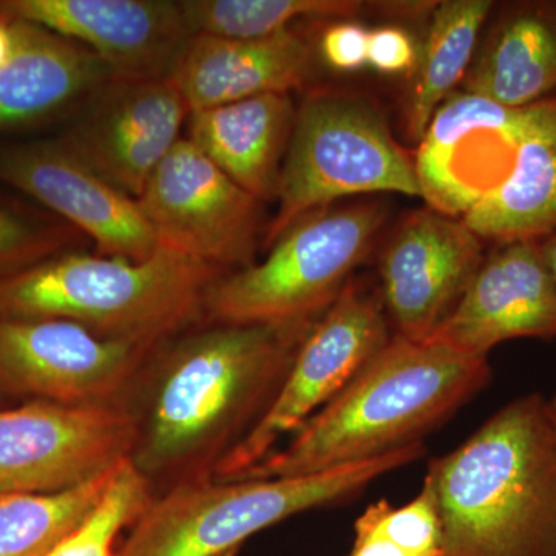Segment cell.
Returning <instances> with one entry per match:
<instances>
[{"instance_id": "d4e9b609", "label": "cell", "mask_w": 556, "mask_h": 556, "mask_svg": "<svg viewBox=\"0 0 556 556\" xmlns=\"http://www.w3.org/2000/svg\"><path fill=\"white\" fill-rule=\"evenodd\" d=\"M356 0H186L195 35L260 39L291 30L299 20H346L364 9Z\"/></svg>"}, {"instance_id": "ac0fdd59", "label": "cell", "mask_w": 556, "mask_h": 556, "mask_svg": "<svg viewBox=\"0 0 556 556\" xmlns=\"http://www.w3.org/2000/svg\"><path fill=\"white\" fill-rule=\"evenodd\" d=\"M14 22V50L0 68V134L40 126L83 108L115 78L93 51L28 22Z\"/></svg>"}, {"instance_id": "9a60e30c", "label": "cell", "mask_w": 556, "mask_h": 556, "mask_svg": "<svg viewBox=\"0 0 556 556\" xmlns=\"http://www.w3.org/2000/svg\"><path fill=\"white\" fill-rule=\"evenodd\" d=\"M0 11L93 51L115 78H170L195 38L170 0H0Z\"/></svg>"}, {"instance_id": "5b68a950", "label": "cell", "mask_w": 556, "mask_h": 556, "mask_svg": "<svg viewBox=\"0 0 556 556\" xmlns=\"http://www.w3.org/2000/svg\"><path fill=\"white\" fill-rule=\"evenodd\" d=\"M426 445L298 478L201 479L161 492L131 526L118 556H236L255 533L313 508L353 500L415 463Z\"/></svg>"}, {"instance_id": "7402d4cb", "label": "cell", "mask_w": 556, "mask_h": 556, "mask_svg": "<svg viewBox=\"0 0 556 556\" xmlns=\"http://www.w3.org/2000/svg\"><path fill=\"white\" fill-rule=\"evenodd\" d=\"M463 222L500 247L556 232V118L519 146L507 177L468 208Z\"/></svg>"}, {"instance_id": "277c9868", "label": "cell", "mask_w": 556, "mask_h": 556, "mask_svg": "<svg viewBox=\"0 0 556 556\" xmlns=\"http://www.w3.org/2000/svg\"><path fill=\"white\" fill-rule=\"evenodd\" d=\"M219 276L163 248L142 262L64 251L0 277V318H54L156 346L203 316L204 294Z\"/></svg>"}, {"instance_id": "836d02e7", "label": "cell", "mask_w": 556, "mask_h": 556, "mask_svg": "<svg viewBox=\"0 0 556 556\" xmlns=\"http://www.w3.org/2000/svg\"><path fill=\"white\" fill-rule=\"evenodd\" d=\"M547 412L548 419H551L552 428H554V433L556 438V396L547 399Z\"/></svg>"}, {"instance_id": "8992f818", "label": "cell", "mask_w": 556, "mask_h": 556, "mask_svg": "<svg viewBox=\"0 0 556 556\" xmlns=\"http://www.w3.org/2000/svg\"><path fill=\"white\" fill-rule=\"evenodd\" d=\"M386 218L380 201L311 212L270 244L263 262L222 274L204 294L203 316L230 325L320 317L367 257Z\"/></svg>"}, {"instance_id": "484cf974", "label": "cell", "mask_w": 556, "mask_h": 556, "mask_svg": "<svg viewBox=\"0 0 556 556\" xmlns=\"http://www.w3.org/2000/svg\"><path fill=\"white\" fill-rule=\"evenodd\" d=\"M156 493L129 460L113 475L100 503L46 556H118L116 541L142 517Z\"/></svg>"}, {"instance_id": "f546056e", "label": "cell", "mask_w": 556, "mask_h": 556, "mask_svg": "<svg viewBox=\"0 0 556 556\" xmlns=\"http://www.w3.org/2000/svg\"><path fill=\"white\" fill-rule=\"evenodd\" d=\"M417 50L415 40L397 27H380L369 30L368 65L387 75L415 70Z\"/></svg>"}, {"instance_id": "30bf717a", "label": "cell", "mask_w": 556, "mask_h": 556, "mask_svg": "<svg viewBox=\"0 0 556 556\" xmlns=\"http://www.w3.org/2000/svg\"><path fill=\"white\" fill-rule=\"evenodd\" d=\"M159 248L223 269L252 265L262 201L252 197L188 138H181L138 199Z\"/></svg>"}, {"instance_id": "f1b7e54d", "label": "cell", "mask_w": 556, "mask_h": 556, "mask_svg": "<svg viewBox=\"0 0 556 556\" xmlns=\"http://www.w3.org/2000/svg\"><path fill=\"white\" fill-rule=\"evenodd\" d=\"M369 30L354 22H336L320 38V53L329 67L354 72L368 65Z\"/></svg>"}, {"instance_id": "2e32d148", "label": "cell", "mask_w": 556, "mask_h": 556, "mask_svg": "<svg viewBox=\"0 0 556 556\" xmlns=\"http://www.w3.org/2000/svg\"><path fill=\"white\" fill-rule=\"evenodd\" d=\"M463 218L428 207L402 219L380 257L382 299L396 334L430 338L484 262Z\"/></svg>"}, {"instance_id": "ffe728a7", "label": "cell", "mask_w": 556, "mask_h": 556, "mask_svg": "<svg viewBox=\"0 0 556 556\" xmlns=\"http://www.w3.org/2000/svg\"><path fill=\"white\" fill-rule=\"evenodd\" d=\"M291 94L269 93L190 113L189 141L252 197L277 199L294 127Z\"/></svg>"}, {"instance_id": "3957f363", "label": "cell", "mask_w": 556, "mask_h": 556, "mask_svg": "<svg viewBox=\"0 0 556 556\" xmlns=\"http://www.w3.org/2000/svg\"><path fill=\"white\" fill-rule=\"evenodd\" d=\"M441 556H556V438L547 399L508 402L428 464Z\"/></svg>"}, {"instance_id": "cb8c5ba5", "label": "cell", "mask_w": 556, "mask_h": 556, "mask_svg": "<svg viewBox=\"0 0 556 556\" xmlns=\"http://www.w3.org/2000/svg\"><path fill=\"white\" fill-rule=\"evenodd\" d=\"M118 467L62 492L0 493V556L49 554L100 503Z\"/></svg>"}, {"instance_id": "ba28073f", "label": "cell", "mask_w": 556, "mask_h": 556, "mask_svg": "<svg viewBox=\"0 0 556 556\" xmlns=\"http://www.w3.org/2000/svg\"><path fill=\"white\" fill-rule=\"evenodd\" d=\"M391 339L378 299L351 278L300 345L283 386L257 426L218 464L212 479L243 477L338 396Z\"/></svg>"}, {"instance_id": "52a82bcc", "label": "cell", "mask_w": 556, "mask_h": 556, "mask_svg": "<svg viewBox=\"0 0 556 556\" xmlns=\"http://www.w3.org/2000/svg\"><path fill=\"white\" fill-rule=\"evenodd\" d=\"M378 192L422 197L415 160L367 100L314 91L295 112L266 247L311 212L345 197Z\"/></svg>"}, {"instance_id": "603a6c76", "label": "cell", "mask_w": 556, "mask_h": 556, "mask_svg": "<svg viewBox=\"0 0 556 556\" xmlns=\"http://www.w3.org/2000/svg\"><path fill=\"white\" fill-rule=\"evenodd\" d=\"M492 10V0H447L434 7L417 53L405 118L415 141L420 142L434 113L466 78L479 33Z\"/></svg>"}, {"instance_id": "5bb4252c", "label": "cell", "mask_w": 556, "mask_h": 556, "mask_svg": "<svg viewBox=\"0 0 556 556\" xmlns=\"http://www.w3.org/2000/svg\"><path fill=\"white\" fill-rule=\"evenodd\" d=\"M0 182L86 233L98 254L142 262L160 249L138 200L87 166L60 138L0 144Z\"/></svg>"}, {"instance_id": "4316f807", "label": "cell", "mask_w": 556, "mask_h": 556, "mask_svg": "<svg viewBox=\"0 0 556 556\" xmlns=\"http://www.w3.org/2000/svg\"><path fill=\"white\" fill-rule=\"evenodd\" d=\"M78 237L50 212L0 195V277L67 251Z\"/></svg>"}, {"instance_id": "7c38bea8", "label": "cell", "mask_w": 556, "mask_h": 556, "mask_svg": "<svg viewBox=\"0 0 556 556\" xmlns=\"http://www.w3.org/2000/svg\"><path fill=\"white\" fill-rule=\"evenodd\" d=\"M156 346L54 318H0V391L56 404H123Z\"/></svg>"}, {"instance_id": "d6986e66", "label": "cell", "mask_w": 556, "mask_h": 556, "mask_svg": "<svg viewBox=\"0 0 556 556\" xmlns=\"http://www.w3.org/2000/svg\"><path fill=\"white\" fill-rule=\"evenodd\" d=\"M313 50L294 30L268 38L195 35L170 78L190 113L269 93L291 94L308 80Z\"/></svg>"}, {"instance_id": "83f0119b", "label": "cell", "mask_w": 556, "mask_h": 556, "mask_svg": "<svg viewBox=\"0 0 556 556\" xmlns=\"http://www.w3.org/2000/svg\"><path fill=\"white\" fill-rule=\"evenodd\" d=\"M354 529L391 538L417 556H441L442 521L433 482L426 475L422 489L405 506L376 501L356 519Z\"/></svg>"}, {"instance_id": "7a4b0ae2", "label": "cell", "mask_w": 556, "mask_h": 556, "mask_svg": "<svg viewBox=\"0 0 556 556\" xmlns=\"http://www.w3.org/2000/svg\"><path fill=\"white\" fill-rule=\"evenodd\" d=\"M492 380L486 358L391 336L356 378L239 479L298 478L424 442Z\"/></svg>"}, {"instance_id": "6da1fadb", "label": "cell", "mask_w": 556, "mask_h": 556, "mask_svg": "<svg viewBox=\"0 0 556 556\" xmlns=\"http://www.w3.org/2000/svg\"><path fill=\"white\" fill-rule=\"evenodd\" d=\"M314 320L211 324L156 346L123 404L130 463L153 490L214 477L283 386Z\"/></svg>"}, {"instance_id": "9c48e42d", "label": "cell", "mask_w": 556, "mask_h": 556, "mask_svg": "<svg viewBox=\"0 0 556 556\" xmlns=\"http://www.w3.org/2000/svg\"><path fill=\"white\" fill-rule=\"evenodd\" d=\"M135 420L124 404L33 401L0 409V493H53L130 459Z\"/></svg>"}, {"instance_id": "d6a6232c", "label": "cell", "mask_w": 556, "mask_h": 556, "mask_svg": "<svg viewBox=\"0 0 556 556\" xmlns=\"http://www.w3.org/2000/svg\"><path fill=\"white\" fill-rule=\"evenodd\" d=\"M536 243L540 248L541 257L546 263L548 273L552 274L556 283V232L538 240Z\"/></svg>"}, {"instance_id": "4fadbf2b", "label": "cell", "mask_w": 556, "mask_h": 556, "mask_svg": "<svg viewBox=\"0 0 556 556\" xmlns=\"http://www.w3.org/2000/svg\"><path fill=\"white\" fill-rule=\"evenodd\" d=\"M190 109L172 78H113L62 137L102 178L139 199L149 178L181 139Z\"/></svg>"}, {"instance_id": "44dd1931", "label": "cell", "mask_w": 556, "mask_h": 556, "mask_svg": "<svg viewBox=\"0 0 556 556\" xmlns=\"http://www.w3.org/2000/svg\"><path fill=\"white\" fill-rule=\"evenodd\" d=\"M467 93L526 108L556 94V3H521L497 21L464 78Z\"/></svg>"}, {"instance_id": "e0dca14e", "label": "cell", "mask_w": 556, "mask_h": 556, "mask_svg": "<svg viewBox=\"0 0 556 556\" xmlns=\"http://www.w3.org/2000/svg\"><path fill=\"white\" fill-rule=\"evenodd\" d=\"M556 339V283L536 241L484 258L463 298L428 339L475 358L514 339Z\"/></svg>"}, {"instance_id": "1f68e13d", "label": "cell", "mask_w": 556, "mask_h": 556, "mask_svg": "<svg viewBox=\"0 0 556 556\" xmlns=\"http://www.w3.org/2000/svg\"><path fill=\"white\" fill-rule=\"evenodd\" d=\"M14 50V22L0 11V68L10 60Z\"/></svg>"}, {"instance_id": "4dcf8cb0", "label": "cell", "mask_w": 556, "mask_h": 556, "mask_svg": "<svg viewBox=\"0 0 556 556\" xmlns=\"http://www.w3.org/2000/svg\"><path fill=\"white\" fill-rule=\"evenodd\" d=\"M354 546L348 556H417L391 538L369 530L354 529Z\"/></svg>"}, {"instance_id": "8fae6325", "label": "cell", "mask_w": 556, "mask_h": 556, "mask_svg": "<svg viewBox=\"0 0 556 556\" xmlns=\"http://www.w3.org/2000/svg\"><path fill=\"white\" fill-rule=\"evenodd\" d=\"M556 118V94L508 108L471 93H453L438 109L415 159L422 197L455 215L507 177L519 146Z\"/></svg>"}]
</instances>
